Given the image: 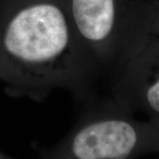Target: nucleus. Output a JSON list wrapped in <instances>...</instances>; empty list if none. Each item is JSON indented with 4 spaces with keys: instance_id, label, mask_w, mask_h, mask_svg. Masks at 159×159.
<instances>
[{
    "instance_id": "1",
    "label": "nucleus",
    "mask_w": 159,
    "mask_h": 159,
    "mask_svg": "<svg viewBox=\"0 0 159 159\" xmlns=\"http://www.w3.org/2000/svg\"><path fill=\"white\" fill-rule=\"evenodd\" d=\"M0 81L9 96L36 102L56 90L81 104L98 96L64 0H2Z\"/></svg>"
},
{
    "instance_id": "2",
    "label": "nucleus",
    "mask_w": 159,
    "mask_h": 159,
    "mask_svg": "<svg viewBox=\"0 0 159 159\" xmlns=\"http://www.w3.org/2000/svg\"><path fill=\"white\" fill-rule=\"evenodd\" d=\"M99 84L108 89L152 35L154 0H64Z\"/></svg>"
},
{
    "instance_id": "3",
    "label": "nucleus",
    "mask_w": 159,
    "mask_h": 159,
    "mask_svg": "<svg viewBox=\"0 0 159 159\" xmlns=\"http://www.w3.org/2000/svg\"><path fill=\"white\" fill-rule=\"evenodd\" d=\"M82 104L85 120L65 143V157L128 159L142 152L159 151V126L136 121L110 96H97Z\"/></svg>"
},
{
    "instance_id": "4",
    "label": "nucleus",
    "mask_w": 159,
    "mask_h": 159,
    "mask_svg": "<svg viewBox=\"0 0 159 159\" xmlns=\"http://www.w3.org/2000/svg\"><path fill=\"white\" fill-rule=\"evenodd\" d=\"M108 96L130 112L141 111L159 126V36L127 62L109 88Z\"/></svg>"
},
{
    "instance_id": "5",
    "label": "nucleus",
    "mask_w": 159,
    "mask_h": 159,
    "mask_svg": "<svg viewBox=\"0 0 159 159\" xmlns=\"http://www.w3.org/2000/svg\"><path fill=\"white\" fill-rule=\"evenodd\" d=\"M155 10H154V20L152 24V34L159 36V0H154Z\"/></svg>"
}]
</instances>
